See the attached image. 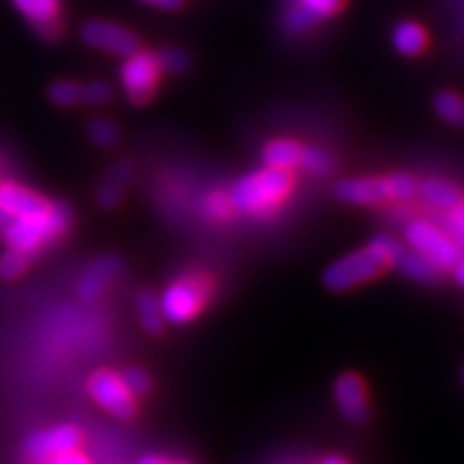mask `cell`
<instances>
[{"label": "cell", "mask_w": 464, "mask_h": 464, "mask_svg": "<svg viewBox=\"0 0 464 464\" xmlns=\"http://www.w3.org/2000/svg\"><path fill=\"white\" fill-rule=\"evenodd\" d=\"M390 179V189H392V200L404 202L411 200L417 194V181L409 174H396V177H387Z\"/></svg>", "instance_id": "cell-32"}, {"label": "cell", "mask_w": 464, "mask_h": 464, "mask_svg": "<svg viewBox=\"0 0 464 464\" xmlns=\"http://www.w3.org/2000/svg\"><path fill=\"white\" fill-rule=\"evenodd\" d=\"M89 393L102 409L112 413L119 420H131L136 413V398L121 381V374L110 370H97L89 379Z\"/></svg>", "instance_id": "cell-6"}, {"label": "cell", "mask_w": 464, "mask_h": 464, "mask_svg": "<svg viewBox=\"0 0 464 464\" xmlns=\"http://www.w3.org/2000/svg\"><path fill=\"white\" fill-rule=\"evenodd\" d=\"M293 174L288 170L265 166L263 170L249 172L232 185L228 198L235 211L247 216L269 218L284 205L293 191Z\"/></svg>", "instance_id": "cell-1"}, {"label": "cell", "mask_w": 464, "mask_h": 464, "mask_svg": "<svg viewBox=\"0 0 464 464\" xmlns=\"http://www.w3.org/2000/svg\"><path fill=\"white\" fill-rule=\"evenodd\" d=\"M136 305L142 327L147 329L149 334H160L161 327H164V314H161L160 299L155 297L153 293H149V290H144L140 297H138Z\"/></svg>", "instance_id": "cell-21"}, {"label": "cell", "mask_w": 464, "mask_h": 464, "mask_svg": "<svg viewBox=\"0 0 464 464\" xmlns=\"http://www.w3.org/2000/svg\"><path fill=\"white\" fill-rule=\"evenodd\" d=\"M321 464H348V462L344 460V458H340V456H329V458H324Z\"/></svg>", "instance_id": "cell-40"}, {"label": "cell", "mask_w": 464, "mask_h": 464, "mask_svg": "<svg viewBox=\"0 0 464 464\" xmlns=\"http://www.w3.org/2000/svg\"><path fill=\"white\" fill-rule=\"evenodd\" d=\"M119 269H121V263L114 256L95 260V263L86 269V274L80 277L78 297L82 301L100 299L103 295V290H106V286L110 284V280L119 274Z\"/></svg>", "instance_id": "cell-14"}, {"label": "cell", "mask_w": 464, "mask_h": 464, "mask_svg": "<svg viewBox=\"0 0 464 464\" xmlns=\"http://www.w3.org/2000/svg\"><path fill=\"white\" fill-rule=\"evenodd\" d=\"M155 58H158L160 72H168V73H183L189 65L188 56H185L181 50H174V48H164Z\"/></svg>", "instance_id": "cell-30"}, {"label": "cell", "mask_w": 464, "mask_h": 464, "mask_svg": "<svg viewBox=\"0 0 464 464\" xmlns=\"http://www.w3.org/2000/svg\"><path fill=\"white\" fill-rule=\"evenodd\" d=\"M434 110L450 125H464V100L456 92H440V95H437Z\"/></svg>", "instance_id": "cell-23"}, {"label": "cell", "mask_w": 464, "mask_h": 464, "mask_svg": "<svg viewBox=\"0 0 464 464\" xmlns=\"http://www.w3.org/2000/svg\"><path fill=\"white\" fill-rule=\"evenodd\" d=\"M232 211H235V208L230 205L228 194H222V191H211L205 198V202H202V216H205L208 222H224V219L230 218Z\"/></svg>", "instance_id": "cell-25"}, {"label": "cell", "mask_w": 464, "mask_h": 464, "mask_svg": "<svg viewBox=\"0 0 464 464\" xmlns=\"http://www.w3.org/2000/svg\"><path fill=\"white\" fill-rule=\"evenodd\" d=\"M34 464H91L89 458L84 454H80L78 450L67 451V454L54 456V458H45V460H33Z\"/></svg>", "instance_id": "cell-35"}, {"label": "cell", "mask_w": 464, "mask_h": 464, "mask_svg": "<svg viewBox=\"0 0 464 464\" xmlns=\"http://www.w3.org/2000/svg\"><path fill=\"white\" fill-rule=\"evenodd\" d=\"M31 260L33 258L28 256V254L9 247L7 252L0 256V277H3V280H15V277H20L28 269Z\"/></svg>", "instance_id": "cell-27"}, {"label": "cell", "mask_w": 464, "mask_h": 464, "mask_svg": "<svg viewBox=\"0 0 464 464\" xmlns=\"http://www.w3.org/2000/svg\"><path fill=\"white\" fill-rule=\"evenodd\" d=\"M301 149L297 142L293 140H274L263 149V160L265 166L277 168V170H293L299 166L301 160Z\"/></svg>", "instance_id": "cell-16"}, {"label": "cell", "mask_w": 464, "mask_h": 464, "mask_svg": "<svg viewBox=\"0 0 464 464\" xmlns=\"http://www.w3.org/2000/svg\"><path fill=\"white\" fill-rule=\"evenodd\" d=\"M80 37L91 48L110 52L116 56H130L138 52V37L130 28L106 20H89L80 28Z\"/></svg>", "instance_id": "cell-9"}, {"label": "cell", "mask_w": 464, "mask_h": 464, "mask_svg": "<svg viewBox=\"0 0 464 464\" xmlns=\"http://www.w3.org/2000/svg\"><path fill=\"white\" fill-rule=\"evenodd\" d=\"M138 464H185V462H172V460H166V458L161 456H142L140 460H138Z\"/></svg>", "instance_id": "cell-37"}, {"label": "cell", "mask_w": 464, "mask_h": 464, "mask_svg": "<svg viewBox=\"0 0 464 464\" xmlns=\"http://www.w3.org/2000/svg\"><path fill=\"white\" fill-rule=\"evenodd\" d=\"M121 381H123V385L130 390L133 398L144 396V393H149L150 390V376L140 368L125 370V372L121 374Z\"/></svg>", "instance_id": "cell-31"}, {"label": "cell", "mask_w": 464, "mask_h": 464, "mask_svg": "<svg viewBox=\"0 0 464 464\" xmlns=\"http://www.w3.org/2000/svg\"><path fill=\"white\" fill-rule=\"evenodd\" d=\"M387 266L370 252L368 247L357 249L348 256L335 260V263L324 271V286L332 290H348L359 284H365L379 277Z\"/></svg>", "instance_id": "cell-5"}, {"label": "cell", "mask_w": 464, "mask_h": 464, "mask_svg": "<svg viewBox=\"0 0 464 464\" xmlns=\"http://www.w3.org/2000/svg\"><path fill=\"white\" fill-rule=\"evenodd\" d=\"M445 232L456 241V246L464 249V196L460 202L445 211Z\"/></svg>", "instance_id": "cell-29"}, {"label": "cell", "mask_w": 464, "mask_h": 464, "mask_svg": "<svg viewBox=\"0 0 464 464\" xmlns=\"http://www.w3.org/2000/svg\"><path fill=\"white\" fill-rule=\"evenodd\" d=\"M160 80V65L155 54L149 52H133L125 56L123 67H121V82H123L125 95L133 103H144L153 95L155 84Z\"/></svg>", "instance_id": "cell-7"}, {"label": "cell", "mask_w": 464, "mask_h": 464, "mask_svg": "<svg viewBox=\"0 0 464 464\" xmlns=\"http://www.w3.org/2000/svg\"><path fill=\"white\" fill-rule=\"evenodd\" d=\"M393 45L404 56L420 54L426 48V31L415 22H402L393 28Z\"/></svg>", "instance_id": "cell-18"}, {"label": "cell", "mask_w": 464, "mask_h": 464, "mask_svg": "<svg viewBox=\"0 0 464 464\" xmlns=\"http://www.w3.org/2000/svg\"><path fill=\"white\" fill-rule=\"evenodd\" d=\"M140 3L161 11H177L183 7V0H140Z\"/></svg>", "instance_id": "cell-36"}, {"label": "cell", "mask_w": 464, "mask_h": 464, "mask_svg": "<svg viewBox=\"0 0 464 464\" xmlns=\"http://www.w3.org/2000/svg\"><path fill=\"white\" fill-rule=\"evenodd\" d=\"M45 207H48V200L34 191L15 183H0V208L11 219L37 216Z\"/></svg>", "instance_id": "cell-13"}, {"label": "cell", "mask_w": 464, "mask_h": 464, "mask_svg": "<svg viewBox=\"0 0 464 464\" xmlns=\"http://www.w3.org/2000/svg\"><path fill=\"white\" fill-rule=\"evenodd\" d=\"M368 249L385 266L398 265L400 256H402V254H404V247L400 246V243L393 239V237H390V235H376L374 239L368 243Z\"/></svg>", "instance_id": "cell-24"}, {"label": "cell", "mask_w": 464, "mask_h": 464, "mask_svg": "<svg viewBox=\"0 0 464 464\" xmlns=\"http://www.w3.org/2000/svg\"><path fill=\"white\" fill-rule=\"evenodd\" d=\"M22 15L31 20V24H42L48 20H58L61 15V0H11Z\"/></svg>", "instance_id": "cell-20"}, {"label": "cell", "mask_w": 464, "mask_h": 464, "mask_svg": "<svg viewBox=\"0 0 464 464\" xmlns=\"http://www.w3.org/2000/svg\"><path fill=\"white\" fill-rule=\"evenodd\" d=\"M9 224H11V218L7 216V213L3 211V208H0V237H3V232L7 230Z\"/></svg>", "instance_id": "cell-39"}, {"label": "cell", "mask_w": 464, "mask_h": 464, "mask_svg": "<svg viewBox=\"0 0 464 464\" xmlns=\"http://www.w3.org/2000/svg\"><path fill=\"white\" fill-rule=\"evenodd\" d=\"M112 100V89L106 82H86L82 84V103H89V106H103Z\"/></svg>", "instance_id": "cell-33"}, {"label": "cell", "mask_w": 464, "mask_h": 464, "mask_svg": "<svg viewBox=\"0 0 464 464\" xmlns=\"http://www.w3.org/2000/svg\"><path fill=\"white\" fill-rule=\"evenodd\" d=\"M213 293V284L207 276L191 274L179 277L164 290L160 297V307L164 321L174 324L188 323L200 314V310L208 304Z\"/></svg>", "instance_id": "cell-3"}, {"label": "cell", "mask_w": 464, "mask_h": 464, "mask_svg": "<svg viewBox=\"0 0 464 464\" xmlns=\"http://www.w3.org/2000/svg\"><path fill=\"white\" fill-rule=\"evenodd\" d=\"M398 266L406 277H411L415 282H434L440 274L437 265H432L430 260L423 258L417 252H404L398 260Z\"/></svg>", "instance_id": "cell-19"}, {"label": "cell", "mask_w": 464, "mask_h": 464, "mask_svg": "<svg viewBox=\"0 0 464 464\" xmlns=\"http://www.w3.org/2000/svg\"><path fill=\"white\" fill-rule=\"evenodd\" d=\"M344 0H286L284 26L288 33H305L318 22L338 14Z\"/></svg>", "instance_id": "cell-10"}, {"label": "cell", "mask_w": 464, "mask_h": 464, "mask_svg": "<svg viewBox=\"0 0 464 464\" xmlns=\"http://www.w3.org/2000/svg\"><path fill=\"white\" fill-rule=\"evenodd\" d=\"M33 28H34V33L39 34V37L45 39V42H56V39L61 37V33H63L61 17H58V20L42 22V24H34Z\"/></svg>", "instance_id": "cell-34"}, {"label": "cell", "mask_w": 464, "mask_h": 464, "mask_svg": "<svg viewBox=\"0 0 464 464\" xmlns=\"http://www.w3.org/2000/svg\"><path fill=\"white\" fill-rule=\"evenodd\" d=\"M50 102L58 108H72L82 103V84L73 82V80H56L48 89Z\"/></svg>", "instance_id": "cell-22"}, {"label": "cell", "mask_w": 464, "mask_h": 464, "mask_svg": "<svg viewBox=\"0 0 464 464\" xmlns=\"http://www.w3.org/2000/svg\"><path fill=\"white\" fill-rule=\"evenodd\" d=\"M89 138L95 147L112 149L119 142V130L112 121L108 119H92L89 123Z\"/></svg>", "instance_id": "cell-26"}, {"label": "cell", "mask_w": 464, "mask_h": 464, "mask_svg": "<svg viewBox=\"0 0 464 464\" xmlns=\"http://www.w3.org/2000/svg\"><path fill=\"white\" fill-rule=\"evenodd\" d=\"M334 398L338 404L340 413L348 421L362 423L368 417V390H365L362 376L357 374H342L335 381Z\"/></svg>", "instance_id": "cell-12"}, {"label": "cell", "mask_w": 464, "mask_h": 464, "mask_svg": "<svg viewBox=\"0 0 464 464\" xmlns=\"http://www.w3.org/2000/svg\"><path fill=\"white\" fill-rule=\"evenodd\" d=\"M417 191H420L421 198L426 200L428 205L434 208H443V211H448V208L456 205V202L462 200L460 189H458L454 183L443 181V179H430V181L423 183Z\"/></svg>", "instance_id": "cell-17"}, {"label": "cell", "mask_w": 464, "mask_h": 464, "mask_svg": "<svg viewBox=\"0 0 464 464\" xmlns=\"http://www.w3.org/2000/svg\"><path fill=\"white\" fill-rule=\"evenodd\" d=\"M454 276H456V282L464 286V249L460 254V258H458V263L454 265Z\"/></svg>", "instance_id": "cell-38"}, {"label": "cell", "mask_w": 464, "mask_h": 464, "mask_svg": "<svg viewBox=\"0 0 464 464\" xmlns=\"http://www.w3.org/2000/svg\"><path fill=\"white\" fill-rule=\"evenodd\" d=\"M72 226V211L63 202H48L42 213L31 218L11 219L7 230L3 232V239L11 249L24 252L34 258L44 247L61 239Z\"/></svg>", "instance_id": "cell-2"}, {"label": "cell", "mask_w": 464, "mask_h": 464, "mask_svg": "<svg viewBox=\"0 0 464 464\" xmlns=\"http://www.w3.org/2000/svg\"><path fill=\"white\" fill-rule=\"evenodd\" d=\"M299 166L304 168L305 172H312V174H327V172L334 170V160H332V155L324 153L323 149L310 147V149L301 150Z\"/></svg>", "instance_id": "cell-28"}, {"label": "cell", "mask_w": 464, "mask_h": 464, "mask_svg": "<svg viewBox=\"0 0 464 464\" xmlns=\"http://www.w3.org/2000/svg\"><path fill=\"white\" fill-rule=\"evenodd\" d=\"M82 445V430L73 423H61V426L50 428V430L33 432L24 440V454L31 460H45L67 451L78 450Z\"/></svg>", "instance_id": "cell-8"}, {"label": "cell", "mask_w": 464, "mask_h": 464, "mask_svg": "<svg viewBox=\"0 0 464 464\" xmlns=\"http://www.w3.org/2000/svg\"><path fill=\"white\" fill-rule=\"evenodd\" d=\"M335 196L348 205H362V207H376L382 202L392 200L390 179H346L338 183Z\"/></svg>", "instance_id": "cell-11"}, {"label": "cell", "mask_w": 464, "mask_h": 464, "mask_svg": "<svg viewBox=\"0 0 464 464\" xmlns=\"http://www.w3.org/2000/svg\"><path fill=\"white\" fill-rule=\"evenodd\" d=\"M133 168L130 161H116V164L110 168V172L103 179L100 189H97V202L103 208H114L121 202V196H123V189L131 181Z\"/></svg>", "instance_id": "cell-15"}, {"label": "cell", "mask_w": 464, "mask_h": 464, "mask_svg": "<svg viewBox=\"0 0 464 464\" xmlns=\"http://www.w3.org/2000/svg\"><path fill=\"white\" fill-rule=\"evenodd\" d=\"M404 237L413 252L421 254L423 258L437 265L440 271L454 269V265L462 254V249L456 246V241L451 239L448 232L439 228L437 224L428 222V219H415V222H411L406 226Z\"/></svg>", "instance_id": "cell-4"}]
</instances>
